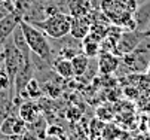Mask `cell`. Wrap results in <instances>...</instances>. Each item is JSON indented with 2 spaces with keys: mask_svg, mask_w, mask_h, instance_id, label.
I'll use <instances>...</instances> for the list:
<instances>
[{
  "mask_svg": "<svg viewBox=\"0 0 150 140\" xmlns=\"http://www.w3.org/2000/svg\"><path fill=\"white\" fill-rule=\"evenodd\" d=\"M19 27H21V30H23V33H24L25 42H27L31 54L43 58L45 61H51L52 49H51V43L48 42L46 34L40 28H37L36 26H33L31 23L25 21V19H21Z\"/></svg>",
  "mask_w": 150,
  "mask_h": 140,
  "instance_id": "1",
  "label": "cell"
},
{
  "mask_svg": "<svg viewBox=\"0 0 150 140\" xmlns=\"http://www.w3.org/2000/svg\"><path fill=\"white\" fill-rule=\"evenodd\" d=\"M70 24H71V15L66 12H55L42 21L34 23L37 28H40L48 37L51 39H62L70 34Z\"/></svg>",
  "mask_w": 150,
  "mask_h": 140,
  "instance_id": "2",
  "label": "cell"
},
{
  "mask_svg": "<svg viewBox=\"0 0 150 140\" xmlns=\"http://www.w3.org/2000/svg\"><path fill=\"white\" fill-rule=\"evenodd\" d=\"M122 63L131 72H144L150 64V39L146 36L138 43V46L129 52L122 55Z\"/></svg>",
  "mask_w": 150,
  "mask_h": 140,
  "instance_id": "3",
  "label": "cell"
},
{
  "mask_svg": "<svg viewBox=\"0 0 150 140\" xmlns=\"http://www.w3.org/2000/svg\"><path fill=\"white\" fill-rule=\"evenodd\" d=\"M3 55H5L3 64H5V67L8 70V75H9L11 81L13 84V79H15V75H16L18 69L21 67V64L24 63V60L27 57H30L31 54L30 55H24L23 52L16 48V45L12 41V37H8L5 45H3Z\"/></svg>",
  "mask_w": 150,
  "mask_h": 140,
  "instance_id": "4",
  "label": "cell"
},
{
  "mask_svg": "<svg viewBox=\"0 0 150 140\" xmlns=\"http://www.w3.org/2000/svg\"><path fill=\"white\" fill-rule=\"evenodd\" d=\"M147 34L144 31H137V30H123L119 41L116 43V49H115V54L122 57L125 54H129L132 52L138 43L143 41Z\"/></svg>",
  "mask_w": 150,
  "mask_h": 140,
  "instance_id": "5",
  "label": "cell"
},
{
  "mask_svg": "<svg viewBox=\"0 0 150 140\" xmlns=\"http://www.w3.org/2000/svg\"><path fill=\"white\" fill-rule=\"evenodd\" d=\"M23 15L16 11L9 12L5 18L0 19V42H6V39L11 37V34L13 33V30L19 26Z\"/></svg>",
  "mask_w": 150,
  "mask_h": 140,
  "instance_id": "6",
  "label": "cell"
},
{
  "mask_svg": "<svg viewBox=\"0 0 150 140\" xmlns=\"http://www.w3.org/2000/svg\"><path fill=\"white\" fill-rule=\"evenodd\" d=\"M91 19L86 15H80V16H71V24H70V36L74 37V39H79V41H82V39L86 36L91 30Z\"/></svg>",
  "mask_w": 150,
  "mask_h": 140,
  "instance_id": "7",
  "label": "cell"
},
{
  "mask_svg": "<svg viewBox=\"0 0 150 140\" xmlns=\"http://www.w3.org/2000/svg\"><path fill=\"white\" fill-rule=\"evenodd\" d=\"M98 72L103 75H110L117 70L120 60L115 52H100L98 54Z\"/></svg>",
  "mask_w": 150,
  "mask_h": 140,
  "instance_id": "8",
  "label": "cell"
},
{
  "mask_svg": "<svg viewBox=\"0 0 150 140\" xmlns=\"http://www.w3.org/2000/svg\"><path fill=\"white\" fill-rule=\"evenodd\" d=\"M135 21V30L137 31H146L150 24V0L146 3H141L137 6V9L132 14Z\"/></svg>",
  "mask_w": 150,
  "mask_h": 140,
  "instance_id": "9",
  "label": "cell"
},
{
  "mask_svg": "<svg viewBox=\"0 0 150 140\" xmlns=\"http://www.w3.org/2000/svg\"><path fill=\"white\" fill-rule=\"evenodd\" d=\"M52 69L61 79H64V81H69V79L74 77L71 60H69V58H64V57L55 58L54 63H52Z\"/></svg>",
  "mask_w": 150,
  "mask_h": 140,
  "instance_id": "10",
  "label": "cell"
},
{
  "mask_svg": "<svg viewBox=\"0 0 150 140\" xmlns=\"http://www.w3.org/2000/svg\"><path fill=\"white\" fill-rule=\"evenodd\" d=\"M18 116L25 121L27 124L36 122V119H39V107L34 104V102H23L18 107Z\"/></svg>",
  "mask_w": 150,
  "mask_h": 140,
  "instance_id": "11",
  "label": "cell"
},
{
  "mask_svg": "<svg viewBox=\"0 0 150 140\" xmlns=\"http://www.w3.org/2000/svg\"><path fill=\"white\" fill-rule=\"evenodd\" d=\"M71 66H73L74 76H77V77L82 76L89 66V57H86L83 52H79L77 55H74L71 58Z\"/></svg>",
  "mask_w": 150,
  "mask_h": 140,
  "instance_id": "12",
  "label": "cell"
},
{
  "mask_svg": "<svg viewBox=\"0 0 150 140\" xmlns=\"http://www.w3.org/2000/svg\"><path fill=\"white\" fill-rule=\"evenodd\" d=\"M42 94H43V90H42L39 81H37L36 77H33L31 81L27 84V87H25V90H24V92H23V95H21V97H27L30 100H36Z\"/></svg>",
  "mask_w": 150,
  "mask_h": 140,
  "instance_id": "13",
  "label": "cell"
},
{
  "mask_svg": "<svg viewBox=\"0 0 150 140\" xmlns=\"http://www.w3.org/2000/svg\"><path fill=\"white\" fill-rule=\"evenodd\" d=\"M82 52L86 57H89V58L98 57V54H100V42L91 41V39H88V37L82 39Z\"/></svg>",
  "mask_w": 150,
  "mask_h": 140,
  "instance_id": "14",
  "label": "cell"
},
{
  "mask_svg": "<svg viewBox=\"0 0 150 140\" xmlns=\"http://www.w3.org/2000/svg\"><path fill=\"white\" fill-rule=\"evenodd\" d=\"M16 121H18V115H6L5 119L2 121V124H0V133H2L3 136L11 137L13 134Z\"/></svg>",
  "mask_w": 150,
  "mask_h": 140,
  "instance_id": "15",
  "label": "cell"
},
{
  "mask_svg": "<svg viewBox=\"0 0 150 140\" xmlns=\"http://www.w3.org/2000/svg\"><path fill=\"white\" fill-rule=\"evenodd\" d=\"M11 90H13V84H12L11 77L8 75V70H6L5 64L2 63V64H0V91L8 92Z\"/></svg>",
  "mask_w": 150,
  "mask_h": 140,
  "instance_id": "16",
  "label": "cell"
},
{
  "mask_svg": "<svg viewBox=\"0 0 150 140\" xmlns=\"http://www.w3.org/2000/svg\"><path fill=\"white\" fill-rule=\"evenodd\" d=\"M15 3V11L19 12L21 15L24 16V14L30 9V6L34 3V0H13Z\"/></svg>",
  "mask_w": 150,
  "mask_h": 140,
  "instance_id": "17",
  "label": "cell"
},
{
  "mask_svg": "<svg viewBox=\"0 0 150 140\" xmlns=\"http://www.w3.org/2000/svg\"><path fill=\"white\" fill-rule=\"evenodd\" d=\"M80 51L79 49H76L74 46H71V45H67V46H64V48H61L59 49V57H64V58H69V60H71L74 55H77Z\"/></svg>",
  "mask_w": 150,
  "mask_h": 140,
  "instance_id": "18",
  "label": "cell"
},
{
  "mask_svg": "<svg viewBox=\"0 0 150 140\" xmlns=\"http://www.w3.org/2000/svg\"><path fill=\"white\" fill-rule=\"evenodd\" d=\"M43 140H59L58 137H54V136H49V137H45Z\"/></svg>",
  "mask_w": 150,
  "mask_h": 140,
  "instance_id": "19",
  "label": "cell"
},
{
  "mask_svg": "<svg viewBox=\"0 0 150 140\" xmlns=\"http://www.w3.org/2000/svg\"><path fill=\"white\" fill-rule=\"evenodd\" d=\"M3 58H5V55H3V51H2V52H0V64L3 63Z\"/></svg>",
  "mask_w": 150,
  "mask_h": 140,
  "instance_id": "20",
  "label": "cell"
},
{
  "mask_svg": "<svg viewBox=\"0 0 150 140\" xmlns=\"http://www.w3.org/2000/svg\"><path fill=\"white\" fill-rule=\"evenodd\" d=\"M135 2H137V5H141V3H146L147 0H135Z\"/></svg>",
  "mask_w": 150,
  "mask_h": 140,
  "instance_id": "21",
  "label": "cell"
},
{
  "mask_svg": "<svg viewBox=\"0 0 150 140\" xmlns=\"http://www.w3.org/2000/svg\"><path fill=\"white\" fill-rule=\"evenodd\" d=\"M8 136H5V139H0V140H11V139H6Z\"/></svg>",
  "mask_w": 150,
  "mask_h": 140,
  "instance_id": "22",
  "label": "cell"
},
{
  "mask_svg": "<svg viewBox=\"0 0 150 140\" xmlns=\"http://www.w3.org/2000/svg\"><path fill=\"white\" fill-rule=\"evenodd\" d=\"M3 2H6V0H0V3H3Z\"/></svg>",
  "mask_w": 150,
  "mask_h": 140,
  "instance_id": "23",
  "label": "cell"
},
{
  "mask_svg": "<svg viewBox=\"0 0 150 140\" xmlns=\"http://www.w3.org/2000/svg\"><path fill=\"white\" fill-rule=\"evenodd\" d=\"M144 33H146V31H144ZM146 34H147V33H146ZM147 36H149V39H150V33H149V34H147Z\"/></svg>",
  "mask_w": 150,
  "mask_h": 140,
  "instance_id": "24",
  "label": "cell"
},
{
  "mask_svg": "<svg viewBox=\"0 0 150 140\" xmlns=\"http://www.w3.org/2000/svg\"><path fill=\"white\" fill-rule=\"evenodd\" d=\"M86 2H89V0H86Z\"/></svg>",
  "mask_w": 150,
  "mask_h": 140,
  "instance_id": "25",
  "label": "cell"
},
{
  "mask_svg": "<svg viewBox=\"0 0 150 140\" xmlns=\"http://www.w3.org/2000/svg\"><path fill=\"white\" fill-rule=\"evenodd\" d=\"M149 140H150V139H149Z\"/></svg>",
  "mask_w": 150,
  "mask_h": 140,
  "instance_id": "26",
  "label": "cell"
}]
</instances>
